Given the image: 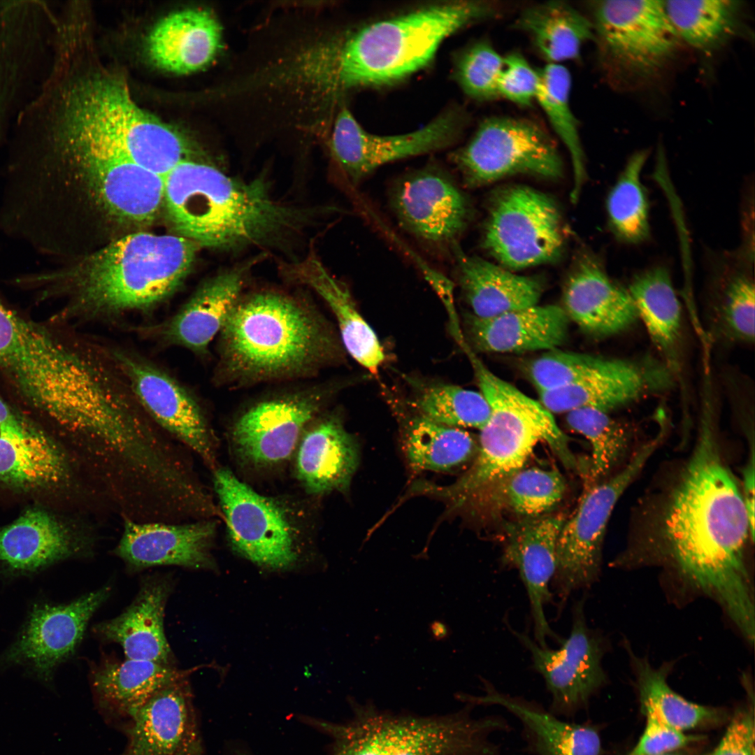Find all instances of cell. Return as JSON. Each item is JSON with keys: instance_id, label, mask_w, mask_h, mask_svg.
Returning <instances> with one entry per match:
<instances>
[{"instance_id": "48", "label": "cell", "mask_w": 755, "mask_h": 755, "mask_svg": "<svg viewBox=\"0 0 755 755\" xmlns=\"http://www.w3.org/2000/svg\"><path fill=\"white\" fill-rule=\"evenodd\" d=\"M415 405L422 416L459 429L481 430L490 416L489 405L480 391L452 384L426 388L417 398Z\"/></svg>"}, {"instance_id": "24", "label": "cell", "mask_w": 755, "mask_h": 755, "mask_svg": "<svg viewBox=\"0 0 755 755\" xmlns=\"http://www.w3.org/2000/svg\"><path fill=\"white\" fill-rule=\"evenodd\" d=\"M55 441L6 398H0V482L25 490L57 487L69 477Z\"/></svg>"}, {"instance_id": "58", "label": "cell", "mask_w": 755, "mask_h": 755, "mask_svg": "<svg viewBox=\"0 0 755 755\" xmlns=\"http://www.w3.org/2000/svg\"><path fill=\"white\" fill-rule=\"evenodd\" d=\"M513 755H517V754H513Z\"/></svg>"}, {"instance_id": "25", "label": "cell", "mask_w": 755, "mask_h": 755, "mask_svg": "<svg viewBox=\"0 0 755 755\" xmlns=\"http://www.w3.org/2000/svg\"><path fill=\"white\" fill-rule=\"evenodd\" d=\"M565 521L561 515L540 516L508 527L503 561L519 573L530 603L537 643L542 647H547V638L555 637L545 607L552 598L549 585L556 571L557 543Z\"/></svg>"}, {"instance_id": "30", "label": "cell", "mask_w": 755, "mask_h": 755, "mask_svg": "<svg viewBox=\"0 0 755 755\" xmlns=\"http://www.w3.org/2000/svg\"><path fill=\"white\" fill-rule=\"evenodd\" d=\"M222 24L208 8L194 7L172 13L152 29L146 50L152 63L166 72L185 75L200 71L215 62L224 50Z\"/></svg>"}, {"instance_id": "19", "label": "cell", "mask_w": 755, "mask_h": 755, "mask_svg": "<svg viewBox=\"0 0 755 755\" xmlns=\"http://www.w3.org/2000/svg\"><path fill=\"white\" fill-rule=\"evenodd\" d=\"M460 117L447 112L416 131L378 136L364 129L344 105L333 117L326 140L331 156L357 184L385 164L448 147L459 136Z\"/></svg>"}, {"instance_id": "44", "label": "cell", "mask_w": 755, "mask_h": 755, "mask_svg": "<svg viewBox=\"0 0 755 755\" xmlns=\"http://www.w3.org/2000/svg\"><path fill=\"white\" fill-rule=\"evenodd\" d=\"M538 72L539 85L535 101L570 156L573 170L570 197L575 202L580 196L586 172L578 123L570 107V75L561 64H547Z\"/></svg>"}, {"instance_id": "36", "label": "cell", "mask_w": 755, "mask_h": 755, "mask_svg": "<svg viewBox=\"0 0 755 755\" xmlns=\"http://www.w3.org/2000/svg\"><path fill=\"white\" fill-rule=\"evenodd\" d=\"M452 250L459 286L473 315L488 319L538 304L542 285L537 278L469 256L458 245Z\"/></svg>"}, {"instance_id": "53", "label": "cell", "mask_w": 755, "mask_h": 755, "mask_svg": "<svg viewBox=\"0 0 755 755\" xmlns=\"http://www.w3.org/2000/svg\"><path fill=\"white\" fill-rule=\"evenodd\" d=\"M647 717L644 731L628 755H662L672 753L698 739L666 724L652 714Z\"/></svg>"}, {"instance_id": "41", "label": "cell", "mask_w": 755, "mask_h": 755, "mask_svg": "<svg viewBox=\"0 0 755 755\" xmlns=\"http://www.w3.org/2000/svg\"><path fill=\"white\" fill-rule=\"evenodd\" d=\"M628 292L654 345L665 354L673 350L681 326V305L668 271L655 267L638 275Z\"/></svg>"}, {"instance_id": "33", "label": "cell", "mask_w": 755, "mask_h": 755, "mask_svg": "<svg viewBox=\"0 0 755 755\" xmlns=\"http://www.w3.org/2000/svg\"><path fill=\"white\" fill-rule=\"evenodd\" d=\"M281 270L287 280L308 287L326 302L335 316L347 352L358 364L376 373L385 359L383 349L359 312L347 286L327 271L312 251L299 261L285 264Z\"/></svg>"}, {"instance_id": "16", "label": "cell", "mask_w": 755, "mask_h": 755, "mask_svg": "<svg viewBox=\"0 0 755 755\" xmlns=\"http://www.w3.org/2000/svg\"><path fill=\"white\" fill-rule=\"evenodd\" d=\"M54 20L45 1H0V145L43 75Z\"/></svg>"}, {"instance_id": "29", "label": "cell", "mask_w": 755, "mask_h": 755, "mask_svg": "<svg viewBox=\"0 0 755 755\" xmlns=\"http://www.w3.org/2000/svg\"><path fill=\"white\" fill-rule=\"evenodd\" d=\"M666 371L650 364L607 358L604 365L575 384L538 392L540 403L551 413H567L591 408L608 412L665 387Z\"/></svg>"}, {"instance_id": "55", "label": "cell", "mask_w": 755, "mask_h": 755, "mask_svg": "<svg viewBox=\"0 0 755 755\" xmlns=\"http://www.w3.org/2000/svg\"><path fill=\"white\" fill-rule=\"evenodd\" d=\"M752 436L750 441L749 452L746 464L742 473V489L743 498L748 512L751 526L754 528V486H755V459L754 442Z\"/></svg>"}, {"instance_id": "31", "label": "cell", "mask_w": 755, "mask_h": 755, "mask_svg": "<svg viewBox=\"0 0 755 755\" xmlns=\"http://www.w3.org/2000/svg\"><path fill=\"white\" fill-rule=\"evenodd\" d=\"M563 304L570 321L596 337L619 333L638 319L628 291L615 284L591 257L582 259L571 271Z\"/></svg>"}, {"instance_id": "52", "label": "cell", "mask_w": 755, "mask_h": 755, "mask_svg": "<svg viewBox=\"0 0 755 755\" xmlns=\"http://www.w3.org/2000/svg\"><path fill=\"white\" fill-rule=\"evenodd\" d=\"M539 72L520 54L504 57L498 80V94L521 106H530L535 101Z\"/></svg>"}, {"instance_id": "11", "label": "cell", "mask_w": 755, "mask_h": 755, "mask_svg": "<svg viewBox=\"0 0 755 755\" xmlns=\"http://www.w3.org/2000/svg\"><path fill=\"white\" fill-rule=\"evenodd\" d=\"M553 200L526 186L501 191L487 217L483 245L505 268L522 269L558 258L564 236Z\"/></svg>"}, {"instance_id": "3", "label": "cell", "mask_w": 755, "mask_h": 755, "mask_svg": "<svg viewBox=\"0 0 755 755\" xmlns=\"http://www.w3.org/2000/svg\"><path fill=\"white\" fill-rule=\"evenodd\" d=\"M180 236L138 232L64 270L24 274L26 289L62 298V319H113L157 308L180 286L199 249Z\"/></svg>"}, {"instance_id": "22", "label": "cell", "mask_w": 755, "mask_h": 755, "mask_svg": "<svg viewBox=\"0 0 755 755\" xmlns=\"http://www.w3.org/2000/svg\"><path fill=\"white\" fill-rule=\"evenodd\" d=\"M110 593V588L104 587L67 604L35 605L2 661L27 666L50 683L56 668L73 654L89 619Z\"/></svg>"}, {"instance_id": "57", "label": "cell", "mask_w": 755, "mask_h": 755, "mask_svg": "<svg viewBox=\"0 0 755 755\" xmlns=\"http://www.w3.org/2000/svg\"><path fill=\"white\" fill-rule=\"evenodd\" d=\"M662 755H681V754L672 752V753L665 754H662Z\"/></svg>"}, {"instance_id": "43", "label": "cell", "mask_w": 755, "mask_h": 755, "mask_svg": "<svg viewBox=\"0 0 755 755\" xmlns=\"http://www.w3.org/2000/svg\"><path fill=\"white\" fill-rule=\"evenodd\" d=\"M410 466L415 470L443 471L466 462L477 450L471 435L422 415L414 419L404 440Z\"/></svg>"}, {"instance_id": "12", "label": "cell", "mask_w": 755, "mask_h": 755, "mask_svg": "<svg viewBox=\"0 0 755 755\" xmlns=\"http://www.w3.org/2000/svg\"><path fill=\"white\" fill-rule=\"evenodd\" d=\"M213 482L235 551L264 568L283 570L294 565L300 531L287 508L229 469H217Z\"/></svg>"}, {"instance_id": "51", "label": "cell", "mask_w": 755, "mask_h": 755, "mask_svg": "<svg viewBox=\"0 0 755 755\" xmlns=\"http://www.w3.org/2000/svg\"><path fill=\"white\" fill-rule=\"evenodd\" d=\"M724 317L728 328L737 338L753 342L755 336V290L745 276L735 278L726 290Z\"/></svg>"}, {"instance_id": "1", "label": "cell", "mask_w": 755, "mask_h": 755, "mask_svg": "<svg viewBox=\"0 0 755 755\" xmlns=\"http://www.w3.org/2000/svg\"><path fill=\"white\" fill-rule=\"evenodd\" d=\"M714 419L713 406L703 405L692 452L641 515L636 543L716 598L752 640L754 600L745 551L754 528L740 483L721 452Z\"/></svg>"}, {"instance_id": "8", "label": "cell", "mask_w": 755, "mask_h": 755, "mask_svg": "<svg viewBox=\"0 0 755 755\" xmlns=\"http://www.w3.org/2000/svg\"><path fill=\"white\" fill-rule=\"evenodd\" d=\"M86 364L85 345L28 319L0 296V372L22 402L58 424L75 401Z\"/></svg>"}, {"instance_id": "42", "label": "cell", "mask_w": 755, "mask_h": 755, "mask_svg": "<svg viewBox=\"0 0 755 755\" xmlns=\"http://www.w3.org/2000/svg\"><path fill=\"white\" fill-rule=\"evenodd\" d=\"M565 489L564 480L556 470L522 468L494 484L479 498L497 510L533 518L553 509L562 499Z\"/></svg>"}, {"instance_id": "6", "label": "cell", "mask_w": 755, "mask_h": 755, "mask_svg": "<svg viewBox=\"0 0 755 755\" xmlns=\"http://www.w3.org/2000/svg\"><path fill=\"white\" fill-rule=\"evenodd\" d=\"M494 15L485 1H454L418 8L359 27L327 26L329 87L338 106L350 92L397 83L427 66L443 41Z\"/></svg>"}, {"instance_id": "32", "label": "cell", "mask_w": 755, "mask_h": 755, "mask_svg": "<svg viewBox=\"0 0 755 755\" xmlns=\"http://www.w3.org/2000/svg\"><path fill=\"white\" fill-rule=\"evenodd\" d=\"M570 319L556 305H535L488 319L471 313L465 318L466 333L475 349L493 353L550 351L562 345Z\"/></svg>"}, {"instance_id": "5", "label": "cell", "mask_w": 755, "mask_h": 755, "mask_svg": "<svg viewBox=\"0 0 755 755\" xmlns=\"http://www.w3.org/2000/svg\"><path fill=\"white\" fill-rule=\"evenodd\" d=\"M163 203L180 236L226 251L278 246L300 232L310 215L275 200L262 180L237 179L189 159L164 176Z\"/></svg>"}, {"instance_id": "9", "label": "cell", "mask_w": 755, "mask_h": 755, "mask_svg": "<svg viewBox=\"0 0 755 755\" xmlns=\"http://www.w3.org/2000/svg\"><path fill=\"white\" fill-rule=\"evenodd\" d=\"M450 157L470 187L516 174L556 178L563 171L550 137L538 124L522 118L486 119L469 142Z\"/></svg>"}, {"instance_id": "20", "label": "cell", "mask_w": 755, "mask_h": 755, "mask_svg": "<svg viewBox=\"0 0 755 755\" xmlns=\"http://www.w3.org/2000/svg\"><path fill=\"white\" fill-rule=\"evenodd\" d=\"M582 606V602L575 606L570 633L557 649L542 647L526 635L517 633L544 680L551 698L548 709L567 719L585 710L606 682L603 643L587 626Z\"/></svg>"}, {"instance_id": "17", "label": "cell", "mask_w": 755, "mask_h": 755, "mask_svg": "<svg viewBox=\"0 0 755 755\" xmlns=\"http://www.w3.org/2000/svg\"><path fill=\"white\" fill-rule=\"evenodd\" d=\"M107 351L150 419L214 467L216 452L213 433L193 394L166 371L139 354L119 347Z\"/></svg>"}, {"instance_id": "49", "label": "cell", "mask_w": 755, "mask_h": 755, "mask_svg": "<svg viewBox=\"0 0 755 755\" xmlns=\"http://www.w3.org/2000/svg\"><path fill=\"white\" fill-rule=\"evenodd\" d=\"M503 59L489 42H477L459 56L454 67L455 78L470 98L491 100L498 96V80Z\"/></svg>"}, {"instance_id": "23", "label": "cell", "mask_w": 755, "mask_h": 755, "mask_svg": "<svg viewBox=\"0 0 755 755\" xmlns=\"http://www.w3.org/2000/svg\"><path fill=\"white\" fill-rule=\"evenodd\" d=\"M121 728L127 742L117 755H203L187 678L154 694Z\"/></svg>"}, {"instance_id": "47", "label": "cell", "mask_w": 755, "mask_h": 755, "mask_svg": "<svg viewBox=\"0 0 755 755\" xmlns=\"http://www.w3.org/2000/svg\"><path fill=\"white\" fill-rule=\"evenodd\" d=\"M566 414L568 427L589 442L592 450L590 481L592 484L600 482L624 455L628 432L625 426L601 410L584 408Z\"/></svg>"}, {"instance_id": "2", "label": "cell", "mask_w": 755, "mask_h": 755, "mask_svg": "<svg viewBox=\"0 0 755 755\" xmlns=\"http://www.w3.org/2000/svg\"><path fill=\"white\" fill-rule=\"evenodd\" d=\"M89 56V38L54 47L47 73L17 117V138L43 154H108L163 177L187 159L184 138L141 108L124 78Z\"/></svg>"}, {"instance_id": "34", "label": "cell", "mask_w": 755, "mask_h": 755, "mask_svg": "<svg viewBox=\"0 0 755 755\" xmlns=\"http://www.w3.org/2000/svg\"><path fill=\"white\" fill-rule=\"evenodd\" d=\"M296 475L310 494L345 489L358 465V448L340 419L317 417L296 447Z\"/></svg>"}, {"instance_id": "54", "label": "cell", "mask_w": 755, "mask_h": 755, "mask_svg": "<svg viewBox=\"0 0 755 755\" xmlns=\"http://www.w3.org/2000/svg\"><path fill=\"white\" fill-rule=\"evenodd\" d=\"M707 755H754V720L750 710L739 711L716 748Z\"/></svg>"}, {"instance_id": "4", "label": "cell", "mask_w": 755, "mask_h": 755, "mask_svg": "<svg viewBox=\"0 0 755 755\" xmlns=\"http://www.w3.org/2000/svg\"><path fill=\"white\" fill-rule=\"evenodd\" d=\"M219 335L218 381L231 386L309 377L342 358L319 311L280 291L243 294Z\"/></svg>"}, {"instance_id": "50", "label": "cell", "mask_w": 755, "mask_h": 755, "mask_svg": "<svg viewBox=\"0 0 755 755\" xmlns=\"http://www.w3.org/2000/svg\"><path fill=\"white\" fill-rule=\"evenodd\" d=\"M545 352L528 366V374L538 392L578 382L601 368L607 359L557 349Z\"/></svg>"}, {"instance_id": "21", "label": "cell", "mask_w": 755, "mask_h": 755, "mask_svg": "<svg viewBox=\"0 0 755 755\" xmlns=\"http://www.w3.org/2000/svg\"><path fill=\"white\" fill-rule=\"evenodd\" d=\"M391 209L400 225L438 250L453 249L470 216L466 197L442 168L428 166L406 174L392 187Z\"/></svg>"}, {"instance_id": "7", "label": "cell", "mask_w": 755, "mask_h": 755, "mask_svg": "<svg viewBox=\"0 0 755 755\" xmlns=\"http://www.w3.org/2000/svg\"><path fill=\"white\" fill-rule=\"evenodd\" d=\"M490 416L480 430L477 455L470 468L447 486L418 484L415 491L445 498L457 506L479 498L494 484L524 468L537 444L546 442L568 466L574 458L568 439L540 402L503 380L475 354L468 359Z\"/></svg>"}, {"instance_id": "39", "label": "cell", "mask_w": 755, "mask_h": 755, "mask_svg": "<svg viewBox=\"0 0 755 755\" xmlns=\"http://www.w3.org/2000/svg\"><path fill=\"white\" fill-rule=\"evenodd\" d=\"M515 27L529 36L548 64L577 58L583 45L594 39L591 21L561 1L526 8L516 20Z\"/></svg>"}, {"instance_id": "18", "label": "cell", "mask_w": 755, "mask_h": 755, "mask_svg": "<svg viewBox=\"0 0 755 755\" xmlns=\"http://www.w3.org/2000/svg\"><path fill=\"white\" fill-rule=\"evenodd\" d=\"M75 171L85 178L112 215L134 223L150 222L163 203L164 177L115 156L80 152L61 158L38 175L47 189Z\"/></svg>"}, {"instance_id": "27", "label": "cell", "mask_w": 755, "mask_h": 755, "mask_svg": "<svg viewBox=\"0 0 755 755\" xmlns=\"http://www.w3.org/2000/svg\"><path fill=\"white\" fill-rule=\"evenodd\" d=\"M247 270L246 266H240L216 275L200 286L171 317L141 331L166 345L206 354L243 295Z\"/></svg>"}, {"instance_id": "45", "label": "cell", "mask_w": 755, "mask_h": 755, "mask_svg": "<svg viewBox=\"0 0 755 755\" xmlns=\"http://www.w3.org/2000/svg\"><path fill=\"white\" fill-rule=\"evenodd\" d=\"M648 152L641 150L628 160L607 200L612 229L622 241L638 243L649 233V205L640 175Z\"/></svg>"}, {"instance_id": "46", "label": "cell", "mask_w": 755, "mask_h": 755, "mask_svg": "<svg viewBox=\"0 0 755 755\" xmlns=\"http://www.w3.org/2000/svg\"><path fill=\"white\" fill-rule=\"evenodd\" d=\"M642 710L671 727L684 731L717 717L710 707L691 703L675 692L666 682V670L653 668L636 660Z\"/></svg>"}, {"instance_id": "14", "label": "cell", "mask_w": 755, "mask_h": 755, "mask_svg": "<svg viewBox=\"0 0 755 755\" xmlns=\"http://www.w3.org/2000/svg\"><path fill=\"white\" fill-rule=\"evenodd\" d=\"M591 10L594 39L603 59L619 71L649 76L677 50L680 38L663 1H598Z\"/></svg>"}, {"instance_id": "28", "label": "cell", "mask_w": 755, "mask_h": 755, "mask_svg": "<svg viewBox=\"0 0 755 755\" xmlns=\"http://www.w3.org/2000/svg\"><path fill=\"white\" fill-rule=\"evenodd\" d=\"M480 696L459 694L469 705L499 706L521 725L526 752L531 755H601L598 728L589 724L565 720L535 700L497 690L484 681Z\"/></svg>"}, {"instance_id": "56", "label": "cell", "mask_w": 755, "mask_h": 755, "mask_svg": "<svg viewBox=\"0 0 755 755\" xmlns=\"http://www.w3.org/2000/svg\"><path fill=\"white\" fill-rule=\"evenodd\" d=\"M429 628L431 635L436 640H444L450 635V630L447 626L439 620L433 621L430 624Z\"/></svg>"}, {"instance_id": "10", "label": "cell", "mask_w": 755, "mask_h": 755, "mask_svg": "<svg viewBox=\"0 0 755 755\" xmlns=\"http://www.w3.org/2000/svg\"><path fill=\"white\" fill-rule=\"evenodd\" d=\"M662 438L658 433L640 447L618 473L590 487L575 512L565 521L558 540L556 568L552 581L562 598L596 579L605 531L612 510Z\"/></svg>"}, {"instance_id": "35", "label": "cell", "mask_w": 755, "mask_h": 755, "mask_svg": "<svg viewBox=\"0 0 755 755\" xmlns=\"http://www.w3.org/2000/svg\"><path fill=\"white\" fill-rule=\"evenodd\" d=\"M187 674L171 666L127 659L97 668L92 675L91 684L101 714L122 728L154 694L186 679Z\"/></svg>"}, {"instance_id": "37", "label": "cell", "mask_w": 755, "mask_h": 755, "mask_svg": "<svg viewBox=\"0 0 755 755\" xmlns=\"http://www.w3.org/2000/svg\"><path fill=\"white\" fill-rule=\"evenodd\" d=\"M170 589L168 582L162 579L145 582L128 608L118 617L96 626V633L120 644L128 659L170 666L172 654L164 629Z\"/></svg>"}, {"instance_id": "38", "label": "cell", "mask_w": 755, "mask_h": 755, "mask_svg": "<svg viewBox=\"0 0 755 755\" xmlns=\"http://www.w3.org/2000/svg\"><path fill=\"white\" fill-rule=\"evenodd\" d=\"M78 542L54 515L29 509L0 528V563L12 573H34L76 553Z\"/></svg>"}, {"instance_id": "15", "label": "cell", "mask_w": 755, "mask_h": 755, "mask_svg": "<svg viewBox=\"0 0 755 755\" xmlns=\"http://www.w3.org/2000/svg\"><path fill=\"white\" fill-rule=\"evenodd\" d=\"M331 389L311 385L276 392L245 408L233 422L231 441L236 456L255 468L285 463L317 417Z\"/></svg>"}, {"instance_id": "40", "label": "cell", "mask_w": 755, "mask_h": 755, "mask_svg": "<svg viewBox=\"0 0 755 755\" xmlns=\"http://www.w3.org/2000/svg\"><path fill=\"white\" fill-rule=\"evenodd\" d=\"M663 5L680 39L704 52L722 47L741 27L739 1L670 0Z\"/></svg>"}, {"instance_id": "13", "label": "cell", "mask_w": 755, "mask_h": 755, "mask_svg": "<svg viewBox=\"0 0 755 755\" xmlns=\"http://www.w3.org/2000/svg\"><path fill=\"white\" fill-rule=\"evenodd\" d=\"M512 729L501 715L475 717L469 709L433 717L375 710L369 738L374 755H502L492 735Z\"/></svg>"}, {"instance_id": "26", "label": "cell", "mask_w": 755, "mask_h": 755, "mask_svg": "<svg viewBox=\"0 0 755 755\" xmlns=\"http://www.w3.org/2000/svg\"><path fill=\"white\" fill-rule=\"evenodd\" d=\"M216 531L213 521L170 524L125 519L115 554L133 568L179 566L211 567Z\"/></svg>"}]
</instances>
